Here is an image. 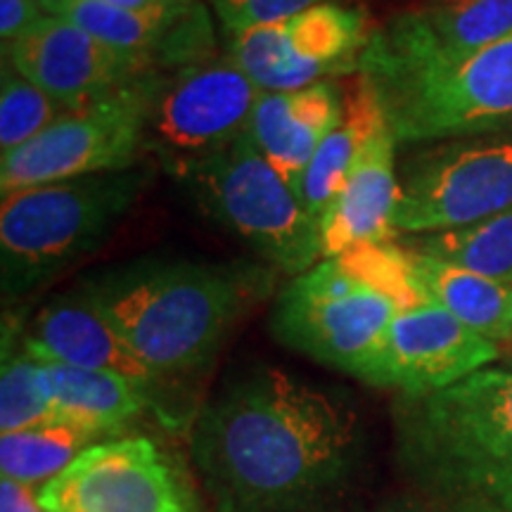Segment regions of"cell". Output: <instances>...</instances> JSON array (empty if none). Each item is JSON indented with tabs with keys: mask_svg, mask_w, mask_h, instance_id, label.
Listing matches in <instances>:
<instances>
[{
	"mask_svg": "<svg viewBox=\"0 0 512 512\" xmlns=\"http://www.w3.org/2000/svg\"><path fill=\"white\" fill-rule=\"evenodd\" d=\"M401 309L339 259H323L275 299L271 332L280 344L358 377Z\"/></svg>",
	"mask_w": 512,
	"mask_h": 512,
	"instance_id": "7",
	"label": "cell"
},
{
	"mask_svg": "<svg viewBox=\"0 0 512 512\" xmlns=\"http://www.w3.org/2000/svg\"><path fill=\"white\" fill-rule=\"evenodd\" d=\"M3 349V375H0V434L22 432L29 427L55 422V408L50 401L43 363L36 361L24 347H17L15 332Z\"/></svg>",
	"mask_w": 512,
	"mask_h": 512,
	"instance_id": "25",
	"label": "cell"
},
{
	"mask_svg": "<svg viewBox=\"0 0 512 512\" xmlns=\"http://www.w3.org/2000/svg\"><path fill=\"white\" fill-rule=\"evenodd\" d=\"M207 3L221 19L223 31H242L280 22L328 0H207Z\"/></svg>",
	"mask_w": 512,
	"mask_h": 512,
	"instance_id": "28",
	"label": "cell"
},
{
	"mask_svg": "<svg viewBox=\"0 0 512 512\" xmlns=\"http://www.w3.org/2000/svg\"><path fill=\"white\" fill-rule=\"evenodd\" d=\"M74 112L53 95L24 79L15 67L3 62L0 74V150L10 152L29 143L55 121Z\"/></svg>",
	"mask_w": 512,
	"mask_h": 512,
	"instance_id": "26",
	"label": "cell"
},
{
	"mask_svg": "<svg viewBox=\"0 0 512 512\" xmlns=\"http://www.w3.org/2000/svg\"><path fill=\"white\" fill-rule=\"evenodd\" d=\"M192 200L245 240L266 266L292 278L323 259L320 221L252 145L247 133L174 176Z\"/></svg>",
	"mask_w": 512,
	"mask_h": 512,
	"instance_id": "6",
	"label": "cell"
},
{
	"mask_svg": "<svg viewBox=\"0 0 512 512\" xmlns=\"http://www.w3.org/2000/svg\"><path fill=\"white\" fill-rule=\"evenodd\" d=\"M399 207L396 140L384 124L351 166L347 181L320 216L323 259H337L356 245L394 242Z\"/></svg>",
	"mask_w": 512,
	"mask_h": 512,
	"instance_id": "17",
	"label": "cell"
},
{
	"mask_svg": "<svg viewBox=\"0 0 512 512\" xmlns=\"http://www.w3.org/2000/svg\"><path fill=\"white\" fill-rule=\"evenodd\" d=\"M512 207V140H441L399 171L396 230L432 235L475 226Z\"/></svg>",
	"mask_w": 512,
	"mask_h": 512,
	"instance_id": "10",
	"label": "cell"
},
{
	"mask_svg": "<svg viewBox=\"0 0 512 512\" xmlns=\"http://www.w3.org/2000/svg\"><path fill=\"white\" fill-rule=\"evenodd\" d=\"M150 178V169L133 166L3 195L0 278L5 297L36 290L95 252L136 204Z\"/></svg>",
	"mask_w": 512,
	"mask_h": 512,
	"instance_id": "5",
	"label": "cell"
},
{
	"mask_svg": "<svg viewBox=\"0 0 512 512\" xmlns=\"http://www.w3.org/2000/svg\"><path fill=\"white\" fill-rule=\"evenodd\" d=\"M275 273L264 261L143 259L81 287L164 380L207 368L238 320L273 292Z\"/></svg>",
	"mask_w": 512,
	"mask_h": 512,
	"instance_id": "2",
	"label": "cell"
},
{
	"mask_svg": "<svg viewBox=\"0 0 512 512\" xmlns=\"http://www.w3.org/2000/svg\"><path fill=\"white\" fill-rule=\"evenodd\" d=\"M356 74L373 88L396 145L477 138L512 121V36L446 60L373 31Z\"/></svg>",
	"mask_w": 512,
	"mask_h": 512,
	"instance_id": "4",
	"label": "cell"
},
{
	"mask_svg": "<svg viewBox=\"0 0 512 512\" xmlns=\"http://www.w3.org/2000/svg\"><path fill=\"white\" fill-rule=\"evenodd\" d=\"M41 5L36 0H0V38L3 48L12 46L19 36H24L34 27L38 19H43Z\"/></svg>",
	"mask_w": 512,
	"mask_h": 512,
	"instance_id": "29",
	"label": "cell"
},
{
	"mask_svg": "<svg viewBox=\"0 0 512 512\" xmlns=\"http://www.w3.org/2000/svg\"><path fill=\"white\" fill-rule=\"evenodd\" d=\"M36 494L46 512H204L183 460L150 437L100 441Z\"/></svg>",
	"mask_w": 512,
	"mask_h": 512,
	"instance_id": "11",
	"label": "cell"
},
{
	"mask_svg": "<svg viewBox=\"0 0 512 512\" xmlns=\"http://www.w3.org/2000/svg\"><path fill=\"white\" fill-rule=\"evenodd\" d=\"M107 441L100 432L76 422L55 420L0 437V470L19 484H48L62 475L83 451Z\"/></svg>",
	"mask_w": 512,
	"mask_h": 512,
	"instance_id": "23",
	"label": "cell"
},
{
	"mask_svg": "<svg viewBox=\"0 0 512 512\" xmlns=\"http://www.w3.org/2000/svg\"><path fill=\"white\" fill-rule=\"evenodd\" d=\"M508 128H510V131H512V121H510V124H508Z\"/></svg>",
	"mask_w": 512,
	"mask_h": 512,
	"instance_id": "33",
	"label": "cell"
},
{
	"mask_svg": "<svg viewBox=\"0 0 512 512\" xmlns=\"http://www.w3.org/2000/svg\"><path fill=\"white\" fill-rule=\"evenodd\" d=\"M100 3L114 5V8H121V10H136V12H145V10H155V8H162V5L171 3V0H100Z\"/></svg>",
	"mask_w": 512,
	"mask_h": 512,
	"instance_id": "31",
	"label": "cell"
},
{
	"mask_svg": "<svg viewBox=\"0 0 512 512\" xmlns=\"http://www.w3.org/2000/svg\"><path fill=\"white\" fill-rule=\"evenodd\" d=\"M377 34L396 48L456 60L512 36V0H425Z\"/></svg>",
	"mask_w": 512,
	"mask_h": 512,
	"instance_id": "19",
	"label": "cell"
},
{
	"mask_svg": "<svg viewBox=\"0 0 512 512\" xmlns=\"http://www.w3.org/2000/svg\"><path fill=\"white\" fill-rule=\"evenodd\" d=\"M498 356L496 342L425 302L396 313L358 380L408 396L430 394L489 368Z\"/></svg>",
	"mask_w": 512,
	"mask_h": 512,
	"instance_id": "13",
	"label": "cell"
},
{
	"mask_svg": "<svg viewBox=\"0 0 512 512\" xmlns=\"http://www.w3.org/2000/svg\"><path fill=\"white\" fill-rule=\"evenodd\" d=\"M3 62L72 110L93 105L152 74L138 60L64 17H43L3 48Z\"/></svg>",
	"mask_w": 512,
	"mask_h": 512,
	"instance_id": "14",
	"label": "cell"
},
{
	"mask_svg": "<svg viewBox=\"0 0 512 512\" xmlns=\"http://www.w3.org/2000/svg\"><path fill=\"white\" fill-rule=\"evenodd\" d=\"M261 93L226 53L155 74L145 110V152L176 176L245 136Z\"/></svg>",
	"mask_w": 512,
	"mask_h": 512,
	"instance_id": "8",
	"label": "cell"
},
{
	"mask_svg": "<svg viewBox=\"0 0 512 512\" xmlns=\"http://www.w3.org/2000/svg\"><path fill=\"white\" fill-rule=\"evenodd\" d=\"M370 34L366 15L320 3L280 22L226 31V53L261 91H299L358 72Z\"/></svg>",
	"mask_w": 512,
	"mask_h": 512,
	"instance_id": "12",
	"label": "cell"
},
{
	"mask_svg": "<svg viewBox=\"0 0 512 512\" xmlns=\"http://www.w3.org/2000/svg\"><path fill=\"white\" fill-rule=\"evenodd\" d=\"M60 17L138 60L152 74L174 72L216 55L214 24L200 0H171L145 12L121 10L100 0H69Z\"/></svg>",
	"mask_w": 512,
	"mask_h": 512,
	"instance_id": "15",
	"label": "cell"
},
{
	"mask_svg": "<svg viewBox=\"0 0 512 512\" xmlns=\"http://www.w3.org/2000/svg\"><path fill=\"white\" fill-rule=\"evenodd\" d=\"M152 76L147 74L93 105L69 112L29 143L3 152V195L138 166L140 155H145L143 131Z\"/></svg>",
	"mask_w": 512,
	"mask_h": 512,
	"instance_id": "9",
	"label": "cell"
},
{
	"mask_svg": "<svg viewBox=\"0 0 512 512\" xmlns=\"http://www.w3.org/2000/svg\"><path fill=\"white\" fill-rule=\"evenodd\" d=\"M0 512H46L38 503V494L27 484L3 477L0 482Z\"/></svg>",
	"mask_w": 512,
	"mask_h": 512,
	"instance_id": "30",
	"label": "cell"
},
{
	"mask_svg": "<svg viewBox=\"0 0 512 512\" xmlns=\"http://www.w3.org/2000/svg\"><path fill=\"white\" fill-rule=\"evenodd\" d=\"M392 420L401 470L441 512H512V370L399 394Z\"/></svg>",
	"mask_w": 512,
	"mask_h": 512,
	"instance_id": "3",
	"label": "cell"
},
{
	"mask_svg": "<svg viewBox=\"0 0 512 512\" xmlns=\"http://www.w3.org/2000/svg\"><path fill=\"white\" fill-rule=\"evenodd\" d=\"M337 259L363 283L373 285L375 290L394 299L401 311L430 302L425 292L420 290L418 280H415L413 259L408 247H396L394 242L356 245L339 254Z\"/></svg>",
	"mask_w": 512,
	"mask_h": 512,
	"instance_id": "27",
	"label": "cell"
},
{
	"mask_svg": "<svg viewBox=\"0 0 512 512\" xmlns=\"http://www.w3.org/2000/svg\"><path fill=\"white\" fill-rule=\"evenodd\" d=\"M420 290L470 330L503 342L512 339V287L408 249Z\"/></svg>",
	"mask_w": 512,
	"mask_h": 512,
	"instance_id": "22",
	"label": "cell"
},
{
	"mask_svg": "<svg viewBox=\"0 0 512 512\" xmlns=\"http://www.w3.org/2000/svg\"><path fill=\"white\" fill-rule=\"evenodd\" d=\"M36 3L41 5L43 15L60 17L62 12H64V8H67V5H69V0H36Z\"/></svg>",
	"mask_w": 512,
	"mask_h": 512,
	"instance_id": "32",
	"label": "cell"
},
{
	"mask_svg": "<svg viewBox=\"0 0 512 512\" xmlns=\"http://www.w3.org/2000/svg\"><path fill=\"white\" fill-rule=\"evenodd\" d=\"M190 456L216 512H320L363 460L354 403L280 368H252L204 403Z\"/></svg>",
	"mask_w": 512,
	"mask_h": 512,
	"instance_id": "1",
	"label": "cell"
},
{
	"mask_svg": "<svg viewBox=\"0 0 512 512\" xmlns=\"http://www.w3.org/2000/svg\"><path fill=\"white\" fill-rule=\"evenodd\" d=\"M384 124L387 121L382 117L373 88L361 74H356L354 81L344 88L342 121L320 143L302 178V185H299V200L311 216L320 221L323 211L342 190L361 150Z\"/></svg>",
	"mask_w": 512,
	"mask_h": 512,
	"instance_id": "21",
	"label": "cell"
},
{
	"mask_svg": "<svg viewBox=\"0 0 512 512\" xmlns=\"http://www.w3.org/2000/svg\"><path fill=\"white\" fill-rule=\"evenodd\" d=\"M22 347L41 363L117 373L159 394L162 377L140 361L81 285L36 313L24 332Z\"/></svg>",
	"mask_w": 512,
	"mask_h": 512,
	"instance_id": "16",
	"label": "cell"
},
{
	"mask_svg": "<svg viewBox=\"0 0 512 512\" xmlns=\"http://www.w3.org/2000/svg\"><path fill=\"white\" fill-rule=\"evenodd\" d=\"M344 117V88L320 81L299 91H264L256 100L247 138L299 195L313 155Z\"/></svg>",
	"mask_w": 512,
	"mask_h": 512,
	"instance_id": "18",
	"label": "cell"
},
{
	"mask_svg": "<svg viewBox=\"0 0 512 512\" xmlns=\"http://www.w3.org/2000/svg\"><path fill=\"white\" fill-rule=\"evenodd\" d=\"M408 249L512 287V207L475 226L422 235Z\"/></svg>",
	"mask_w": 512,
	"mask_h": 512,
	"instance_id": "24",
	"label": "cell"
},
{
	"mask_svg": "<svg viewBox=\"0 0 512 512\" xmlns=\"http://www.w3.org/2000/svg\"><path fill=\"white\" fill-rule=\"evenodd\" d=\"M43 380L57 420L91 427L105 439H117L157 396L128 377L43 363Z\"/></svg>",
	"mask_w": 512,
	"mask_h": 512,
	"instance_id": "20",
	"label": "cell"
}]
</instances>
